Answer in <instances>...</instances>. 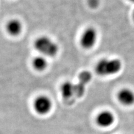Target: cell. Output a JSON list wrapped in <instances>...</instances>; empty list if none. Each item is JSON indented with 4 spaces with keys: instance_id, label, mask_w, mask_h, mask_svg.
<instances>
[{
    "instance_id": "5b68a950",
    "label": "cell",
    "mask_w": 134,
    "mask_h": 134,
    "mask_svg": "<svg viewBox=\"0 0 134 134\" xmlns=\"http://www.w3.org/2000/svg\"><path fill=\"white\" fill-rule=\"evenodd\" d=\"M114 122V115L109 110H103L100 112L96 117V122L98 125L103 128L110 127Z\"/></svg>"
},
{
    "instance_id": "277c9868",
    "label": "cell",
    "mask_w": 134,
    "mask_h": 134,
    "mask_svg": "<svg viewBox=\"0 0 134 134\" xmlns=\"http://www.w3.org/2000/svg\"><path fill=\"white\" fill-rule=\"evenodd\" d=\"M34 109L39 115H46L52 109V102L47 96H39L34 103Z\"/></svg>"
},
{
    "instance_id": "7c38bea8",
    "label": "cell",
    "mask_w": 134,
    "mask_h": 134,
    "mask_svg": "<svg viewBox=\"0 0 134 134\" xmlns=\"http://www.w3.org/2000/svg\"><path fill=\"white\" fill-rule=\"evenodd\" d=\"M129 1H132V2L134 3V0H129Z\"/></svg>"
},
{
    "instance_id": "3957f363",
    "label": "cell",
    "mask_w": 134,
    "mask_h": 134,
    "mask_svg": "<svg viewBox=\"0 0 134 134\" xmlns=\"http://www.w3.org/2000/svg\"><path fill=\"white\" fill-rule=\"evenodd\" d=\"M98 40V32L92 27H89L83 31L80 38L81 46L85 49L93 48Z\"/></svg>"
},
{
    "instance_id": "9c48e42d",
    "label": "cell",
    "mask_w": 134,
    "mask_h": 134,
    "mask_svg": "<svg viewBox=\"0 0 134 134\" xmlns=\"http://www.w3.org/2000/svg\"><path fill=\"white\" fill-rule=\"evenodd\" d=\"M61 93L65 98H69L75 94V84L71 81H66L61 87Z\"/></svg>"
},
{
    "instance_id": "8992f818",
    "label": "cell",
    "mask_w": 134,
    "mask_h": 134,
    "mask_svg": "<svg viewBox=\"0 0 134 134\" xmlns=\"http://www.w3.org/2000/svg\"><path fill=\"white\" fill-rule=\"evenodd\" d=\"M117 99L125 106L132 105L134 104V92L129 88L122 89L117 93Z\"/></svg>"
},
{
    "instance_id": "30bf717a",
    "label": "cell",
    "mask_w": 134,
    "mask_h": 134,
    "mask_svg": "<svg viewBox=\"0 0 134 134\" xmlns=\"http://www.w3.org/2000/svg\"><path fill=\"white\" fill-rule=\"evenodd\" d=\"M99 0H88L89 6H91V8H96L99 5Z\"/></svg>"
},
{
    "instance_id": "ba28073f",
    "label": "cell",
    "mask_w": 134,
    "mask_h": 134,
    "mask_svg": "<svg viewBox=\"0 0 134 134\" xmlns=\"http://www.w3.org/2000/svg\"><path fill=\"white\" fill-rule=\"evenodd\" d=\"M32 66L37 71H43L46 69L48 66L47 60L46 57L43 55L36 57L32 60Z\"/></svg>"
},
{
    "instance_id": "7a4b0ae2",
    "label": "cell",
    "mask_w": 134,
    "mask_h": 134,
    "mask_svg": "<svg viewBox=\"0 0 134 134\" xmlns=\"http://www.w3.org/2000/svg\"><path fill=\"white\" fill-rule=\"evenodd\" d=\"M122 67V62L119 59L104 58L97 63L96 71L100 76H110L118 73L121 70Z\"/></svg>"
},
{
    "instance_id": "52a82bcc",
    "label": "cell",
    "mask_w": 134,
    "mask_h": 134,
    "mask_svg": "<svg viewBox=\"0 0 134 134\" xmlns=\"http://www.w3.org/2000/svg\"><path fill=\"white\" fill-rule=\"evenodd\" d=\"M6 31L10 36H18L23 31V26L21 21L18 19L9 20L6 24Z\"/></svg>"
},
{
    "instance_id": "6da1fadb",
    "label": "cell",
    "mask_w": 134,
    "mask_h": 134,
    "mask_svg": "<svg viewBox=\"0 0 134 134\" xmlns=\"http://www.w3.org/2000/svg\"><path fill=\"white\" fill-rule=\"evenodd\" d=\"M34 47L41 55L46 57H53L59 51L58 44L48 36L38 37L34 42Z\"/></svg>"
},
{
    "instance_id": "8fae6325",
    "label": "cell",
    "mask_w": 134,
    "mask_h": 134,
    "mask_svg": "<svg viewBox=\"0 0 134 134\" xmlns=\"http://www.w3.org/2000/svg\"><path fill=\"white\" fill-rule=\"evenodd\" d=\"M132 18H133V21H134V11H133V13H132Z\"/></svg>"
}]
</instances>
